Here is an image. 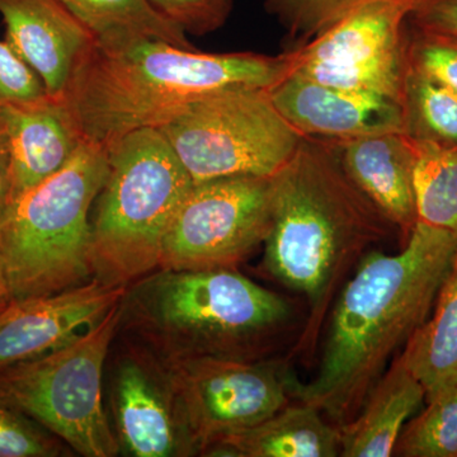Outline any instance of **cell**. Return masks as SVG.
I'll list each match as a JSON object with an SVG mask.
<instances>
[{
	"instance_id": "6da1fadb",
	"label": "cell",
	"mask_w": 457,
	"mask_h": 457,
	"mask_svg": "<svg viewBox=\"0 0 457 457\" xmlns=\"http://www.w3.org/2000/svg\"><path fill=\"white\" fill-rule=\"evenodd\" d=\"M457 237L418 221L396 254L370 251L339 294L318 372L295 378L293 396L339 426L360 411L389 360L431 314Z\"/></svg>"
},
{
	"instance_id": "7a4b0ae2",
	"label": "cell",
	"mask_w": 457,
	"mask_h": 457,
	"mask_svg": "<svg viewBox=\"0 0 457 457\" xmlns=\"http://www.w3.org/2000/svg\"><path fill=\"white\" fill-rule=\"evenodd\" d=\"M285 74V54L200 53L143 36L93 38L60 101L83 139L108 150L130 132L161 129L198 99L269 89Z\"/></svg>"
},
{
	"instance_id": "3957f363",
	"label": "cell",
	"mask_w": 457,
	"mask_h": 457,
	"mask_svg": "<svg viewBox=\"0 0 457 457\" xmlns=\"http://www.w3.org/2000/svg\"><path fill=\"white\" fill-rule=\"evenodd\" d=\"M387 225L345 173L330 140L303 137L272 176L264 264L282 285L306 297L314 333L339 279L386 236Z\"/></svg>"
},
{
	"instance_id": "277c9868",
	"label": "cell",
	"mask_w": 457,
	"mask_h": 457,
	"mask_svg": "<svg viewBox=\"0 0 457 457\" xmlns=\"http://www.w3.org/2000/svg\"><path fill=\"white\" fill-rule=\"evenodd\" d=\"M290 317L284 297L234 269H159L129 286L126 330L158 359H255Z\"/></svg>"
},
{
	"instance_id": "5b68a950",
	"label": "cell",
	"mask_w": 457,
	"mask_h": 457,
	"mask_svg": "<svg viewBox=\"0 0 457 457\" xmlns=\"http://www.w3.org/2000/svg\"><path fill=\"white\" fill-rule=\"evenodd\" d=\"M108 174V150L84 140L55 174L0 219V269L12 302L71 290L95 278L90 209Z\"/></svg>"
},
{
	"instance_id": "8992f818",
	"label": "cell",
	"mask_w": 457,
	"mask_h": 457,
	"mask_svg": "<svg viewBox=\"0 0 457 457\" xmlns=\"http://www.w3.org/2000/svg\"><path fill=\"white\" fill-rule=\"evenodd\" d=\"M194 185L158 129L116 141L90 218L95 278L129 287L159 270L168 228Z\"/></svg>"
},
{
	"instance_id": "52a82bcc",
	"label": "cell",
	"mask_w": 457,
	"mask_h": 457,
	"mask_svg": "<svg viewBox=\"0 0 457 457\" xmlns=\"http://www.w3.org/2000/svg\"><path fill=\"white\" fill-rule=\"evenodd\" d=\"M122 300L71 342L0 371V395L84 457L120 453L104 408V372Z\"/></svg>"
},
{
	"instance_id": "ba28073f",
	"label": "cell",
	"mask_w": 457,
	"mask_h": 457,
	"mask_svg": "<svg viewBox=\"0 0 457 457\" xmlns=\"http://www.w3.org/2000/svg\"><path fill=\"white\" fill-rule=\"evenodd\" d=\"M158 130L195 183L275 176L303 137L264 88L224 90L198 99Z\"/></svg>"
},
{
	"instance_id": "9c48e42d",
	"label": "cell",
	"mask_w": 457,
	"mask_h": 457,
	"mask_svg": "<svg viewBox=\"0 0 457 457\" xmlns=\"http://www.w3.org/2000/svg\"><path fill=\"white\" fill-rule=\"evenodd\" d=\"M413 0H371L311 41L286 51V73L403 106Z\"/></svg>"
},
{
	"instance_id": "30bf717a",
	"label": "cell",
	"mask_w": 457,
	"mask_h": 457,
	"mask_svg": "<svg viewBox=\"0 0 457 457\" xmlns=\"http://www.w3.org/2000/svg\"><path fill=\"white\" fill-rule=\"evenodd\" d=\"M159 362L191 455L267 420L293 398L295 378L278 363L220 357Z\"/></svg>"
},
{
	"instance_id": "8fae6325",
	"label": "cell",
	"mask_w": 457,
	"mask_h": 457,
	"mask_svg": "<svg viewBox=\"0 0 457 457\" xmlns=\"http://www.w3.org/2000/svg\"><path fill=\"white\" fill-rule=\"evenodd\" d=\"M272 220V177L195 183L174 216L159 269H234L263 245Z\"/></svg>"
},
{
	"instance_id": "7c38bea8",
	"label": "cell",
	"mask_w": 457,
	"mask_h": 457,
	"mask_svg": "<svg viewBox=\"0 0 457 457\" xmlns=\"http://www.w3.org/2000/svg\"><path fill=\"white\" fill-rule=\"evenodd\" d=\"M128 286L87 284L31 299L14 300L0 312V371L71 342L106 317Z\"/></svg>"
},
{
	"instance_id": "4fadbf2b",
	"label": "cell",
	"mask_w": 457,
	"mask_h": 457,
	"mask_svg": "<svg viewBox=\"0 0 457 457\" xmlns=\"http://www.w3.org/2000/svg\"><path fill=\"white\" fill-rule=\"evenodd\" d=\"M112 403L114 433L129 455H191L163 365L140 345L117 363Z\"/></svg>"
},
{
	"instance_id": "5bb4252c",
	"label": "cell",
	"mask_w": 457,
	"mask_h": 457,
	"mask_svg": "<svg viewBox=\"0 0 457 457\" xmlns=\"http://www.w3.org/2000/svg\"><path fill=\"white\" fill-rule=\"evenodd\" d=\"M269 93L303 137L345 141L383 132L405 134L404 107L389 99L333 88L295 73H286Z\"/></svg>"
},
{
	"instance_id": "9a60e30c",
	"label": "cell",
	"mask_w": 457,
	"mask_h": 457,
	"mask_svg": "<svg viewBox=\"0 0 457 457\" xmlns=\"http://www.w3.org/2000/svg\"><path fill=\"white\" fill-rule=\"evenodd\" d=\"M5 41L60 99L92 33L62 0H0Z\"/></svg>"
},
{
	"instance_id": "2e32d148",
	"label": "cell",
	"mask_w": 457,
	"mask_h": 457,
	"mask_svg": "<svg viewBox=\"0 0 457 457\" xmlns=\"http://www.w3.org/2000/svg\"><path fill=\"white\" fill-rule=\"evenodd\" d=\"M0 119L11 159L9 206L62 170L84 139L64 104L53 97L9 104L0 111Z\"/></svg>"
},
{
	"instance_id": "e0dca14e",
	"label": "cell",
	"mask_w": 457,
	"mask_h": 457,
	"mask_svg": "<svg viewBox=\"0 0 457 457\" xmlns=\"http://www.w3.org/2000/svg\"><path fill=\"white\" fill-rule=\"evenodd\" d=\"M332 143L352 182L408 237L418 222L413 140L404 132H383Z\"/></svg>"
},
{
	"instance_id": "ac0fdd59",
	"label": "cell",
	"mask_w": 457,
	"mask_h": 457,
	"mask_svg": "<svg viewBox=\"0 0 457 457\" xmlns=\"http://www.w3.org/2000/svg\"><path fill=\"white\" fill-rule=\"evenodd\" d=\"M426 400V389L396 357L352 420L339 426L341 456L389 457L409 420Z\"/></svg>"
},
{
	"instance_id": "d6986e66",
	"label": "cell",
	"mask_w": 457,
	"mask_h": 457,
	"mask_svg": "<svg viewBox=\"0 0 457 457\" xmlns=\"http://www.w3.org/2000/svg\"><path fill=\"white\" fill-rule=\"evenodd\" d=\"M203 455L233 457L341 456V429L309 403L287 404L257 425L224 436Z\"/></svg>"
},
{
	"instance_id": "ffe728a7",
	"label": "cell",
	"mask_w": 457,
	"mask_h": 457,
	"mask_svg": "<svg viewBox=\"0 0 457 457\" xmlns=\"http://www.w3.org/2000/svg\"><path fill=\"white\" fill-rule=\"evenodd\" d=\"M426 389V400L457 383V252L428 319L400 353Z\"/></svg>"
},
{
	"instance_id": "44dd1931",
	"label": "cell",
	"mask_w": 457,
	"mask_h": 457,
	"mask_svg": "<svg viewBox=\"0 0 457 457\" xmlns=\"http://www.w3.org/2000/svg\"><path fill=\"white\" fill-rule=\"evenodd\" d=\"M95 38L143 36L196 50L186 32L159 13L149 0H62Z\"/></svg>"
},
{
	"instance_id": "7402d4cb",
	"label": "cell",
	"mask_w": 457,
	"mask_h": 457,
	"mask_svg": "<svg viewBox=\"0 0 457 457\" xmlns=\"http://www.w3.org/2000/svg\"><path fill=\"white\" fill-rule=\"evenodd\" d=\"M413 143L418 221L444 228L457 237V147Z\"/></svg>"
},
{
	"instance_id": "603a6c76",
	"label": "cell",
	"mask_w": 457,
	"mask_h": 457,
	"mask_svg": "<svg viewBox=\"0 0 457 457\" xmlns=\"http://www.w3.org/2000/svg\"><path fill=\"white\" fill-rule=\"evenodd\" d=\"M405 134L420 143L457 147V93L408 69L404 92Z\"/></svg>"
},
{
	"instance_id": "cb8c5ba5",
	"label": "cell",
	"mask_w": 457,
	"mask_h": 457,
	"mask_svg": "<svg viewBox=\"0 0 457 457\" xmlns=\"http://www.w3.org/2000/svg\"><path fill=\"white\" fill-rule=\"evenodd\" d=\"M426 402L425 411L403 429L394 455L457 457V383Z\"/></svg>"
},
{
	"instance_id": "d4e9b609",
	"label": "cell",
	"mask_w": 457,
	"mask_h": 457,
	"mask_svg": "<svg viewBox=\"0 0 457 457\" xmlns=\"http://www.w3.org/2000/svg\"><path fill=\"white\" fill-rule=\"evenodd\" d=\"M371 0H264V7L297 45L311 41Z\"/></svg>"
},
{
	"instance_id": "484cf974",
	"label": "cell",
	"mask_w": 457,
	"mask_h": 457,
	"mask_svg": "<svg viewBox=\"0 0 457 457\" xmlns=\"http://www.w3.org/2000/svg\"><path fill=\"white\" fill-rule=\"evenodd\" d=\"M65 445L0 395V457H56Z\"/></svg>"
},
{
	"instance_id": "4316f807",
	"label": "cell",
	"mask_w": 457,
	"mask_h": 457,
	"mask_svg": "<svg viewBox=\"0 0 457 457\" xmlns=\"http://www.w3.org/2000/svg\"><path fill=\"white\" fill-rule=\"evenodd\" d=\"M409 68L457 93V44L411 29Z\"/></svg>"
},
{
	"instance_id": "83f0119b",
	"label": "cell",
	"mask_w": 457,
	"mask_h": 457,
	"mask_svg": "<svg viewBox=\"0 0 457 457\" xmlns=\"http://www.w3.org/2000/svg\"><path fill=\"white\" fill-rule=\"evenodd\" d=\"M167 20L194 36L218 31L227 23L234 0H149Z\"/></svg>"
},
{
	"instance_id": "f1b7e54d",
	"label": "cell",
	"mask_w": 457,
	"mask_h": 457,
	"mask_svg": "<svg viewBox=\"0 0 457 457\" xmlns=\"http://www.w3.org/2000/svg\"><path fill=\"white\" fill-rule=\"evenodd\" d=\"M49 97L37 73L7 41H0V111L9 104H33Z\"/></svg>"
},
{
	"instance_id": "f546056e",
	"label": "cell",
	"mask_w": 457,
	"mask_h": 457,
	"mask_svg": "<svg viewBox=\"0 0 457 457\" xmlns=\"http://www.w3.org/2000/svg\"><path fill=\"white\" fill-rule=\"evenodd\" d=\"M408 26L457 44V0H413Z\"/></svg>"
},
{
	"instance_id": "4dcf8cb0",
	"label": "cell",
	"mask_w": 457,
	"mask_h": 457,
	"mask_svg": "<svg viewBox=\"0 0 457 457\" xmlns=\"http://www.w3.org/2000/svg\"><path fill=\"white\" fill-rule=\"evenodd\" d=\"M9 167H11V159H9L7 134L0 119V219L8 206Z\"/></svg>"
},
{
	"instance_id": "1f68e13d",
	"label": "cell",
	"mask_w": 457,
	"mask_h": 457,
	"mask_svg": "<svg viewBox=\"0 0 457 457\" xmlns=\"http://www.w3.org/2000/svg\"><path fill=\"white\" fill-rule=\"evenodd\" d=\"M11 303V293H9L7 282H5V278L4 276H3L2 270H0V312H2L3 309L7 308V306Z\"/></svg>"
},
{
	"instance_id": "d6a6232c",
	"label": "cell",
	"mask_w": 457,
	"mask_h": 457,
	"mask_svg": "<svg viewBox=\"0 0 457 457\" xmlns=\"http://www.w3.org/2000/svg\"><path fill=\"white\" fill-rule=\"evenodd\" d=\"M0 270H2V269H0Z\"/></svg>"
}]
</instances>
